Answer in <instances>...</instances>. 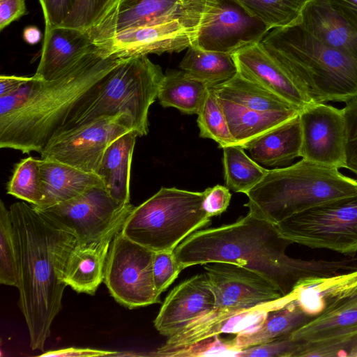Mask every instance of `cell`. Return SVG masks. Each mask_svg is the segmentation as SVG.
Wrapping results in <instances>:
<instances>
[{
	"label": "cell",
	"mask_w": 357,
	"mask_h": 357,
	"mask_svg": "<svg viewBox=\"0 0 357 357\" xmlns=\"http://www.w3.org/2000/svg\"><path fill=\"white\" fill-rule=\"evenodd\" d=\"M192 31L181 19L126 30L93 45L105 57L127 59L178 52L192 45Z\"/></svg>",
	"instance_id": "15"
},
{
	"label": "cell",
	"mask_w": 357,
	"mask_h": 357,
	"mask_svg": "<svg viewBox=\"0 0 357 357\" xmlns=\"http://www.w3.org/2000/svg\"><path fill=\"white\" fill-rule=\"evenodd\" d=\"M134 206L113 199L104 187L92 188L70 200L36 210L59 228L72 233L77 243L102 238L122 225Z\"/></svg>",
	"instance_id": "12"
},
{
	"label": "cell",
	"mask_w": 357,
	"mask_h": 357,
	"mask_svg": "<svg viewBox=\"0 0 357 357\" xmlns=\"http://www.w3.org/2000/svg\"><path fill=\"white\" fill-rule=\"evenodd\" d=\"M214 306L215 295L206 273L197 274L169 293L154 326L161 335L170 337L212 311Z\"/></svg>",
	"instance_id": "17"
},
{
	"label": "cell",
	"mask_w": 357,
	"mask_h": 357,
	"mask_svg": "<svg viewBox=\"0 0 357 357\" xmlns=\"http://www.w3.org/2000/svg\"><path fill=\"white\" fill-rule=\"evenodd\" d=\"M217 97L230 132L237 145L243 147L252 139L296 116L298 110L259 112Z\"/></svg>",
	"instance_id": "28"
},
{
	"label": "cell",
	"mask_w": 357,
	"mask_h": 357,
	"mask_svg": "<svg viewBox=\"0 0 357 357\" xmlns=\"http://www.w3.org/2000/svg\"><path fill=\"white\" fill-rule=\"evenodd\" d=\"M233 57L238 74L280 97L299 111L314 102L261 42L241 49Z\"/></svg>",
	"instance_id": "18"
},
{
	"label": "cell",
	"mask_w": 357,
	"mask_h": 357,
	"mask_svg": "<svg viewBox=\"0 0 357 357\" xmlns=\"http://www.w3.org/2000/svg\"><path fill=\"white\" fill-rule=\"evenodd\" d=\"M93 48L87 31L45 26L40 60L33 76L43 80L56 79Z\"/></svg>",
	"instance_id": "19"
},
{
	"label": "cell",
	"mask_w": 357,
	"mask_h": 357,
	"mask_svg": "<svg viewBox=\"0 0 357 357\" xmlns=\"http://www.w3.org/2000/svg\"><path fill=\"white\" fill-rule=\"evenodd\" d=\"M163 76L160 66L147 56L123 60L76 106L57 132L126 113L139 137L146 135L149 110L158 98Z\"/></svg>",
	"instance_id": "6"
},
{
	"label": "cell",
	"mask_w": 357,
	"mask_h": 357,
	"mask_svg": "<svg viewBox=\"0 0 357 357\" xmlns=\"http://www.w3.org/2000/svg\"><path fill=\"white\" fill-rule=\"evenodd\" d=\"M301 128L299 116L252 139L243 146L258 164L279 167L301 157Z\"/></svg>",
	"instance_id": "24"
},
{
	"label": "cell",
	"mask_w": 357,
	"mask_h": 357,
	"mask_svg": "<svg viewBox=\"0 0 357 357\" xmlns=\"http://www.w3.org/2000/svg\"><path fill=\"white\" fill-rule=\"evenodd\" d=\"M211 87L216 96L247 109L259 112L299 111L280 97L238 73L228 81Z\"/></svg>",
	"instance_id": "29"
},
{
	"label": "cell",
	"mask_w": 357,
	"mask_h": 357,
	"mask_svg": "<svg viewBox=\"0 0 357 357\" xmlns=\"http://www.w3.org/2000/svg\"><path fill=\"white\" fill-rule=\"evenodd\" d=\"M23 38L29 45H36L41 39V32L36 26H28L23 30Z\"/></svg>",
	"instance_id": "48"
},
{
	"label": "cell",
	"mask_w": 357,
	"mask_h": 357,
	"mask_svg": "<svg viewBox=\"0 0 357 357\" xmlns=\"http://www.w3.org/2000/svg\"><path fill=\"white\" fill-rule=\"evenodd\" d=\"M31 78V77L1 75L0 76V98L14 93Z\"/></svg>",
	"instance_id": "47"
},
{
	"label": "cell",
	"mask_w": 357,
	"mask_h": 357,
	"mask_svg": "<svg viewBox=\"0 0 357 357\" xmlns=\"http://www.w3.org/2000/svg\"><path fill=\"white\" fill-rule=\"evenodd\" d=\"M261 43L314 102L357 97V59L325 45L298 24L273 29Z\"/></svg>",
	"instance_id": "4"
},
{
	"label": "cell",
	"mask_w": 357,
	"mask_h": 357,
	"mask_svg": "<svg viewBox=\"0 0 357 357\" xmlns=\"http://www.w3.org/2000/svg\"><path fill=\"white\" fill-rule=\"evenodd\" d=\"M204 195V208L211 218L224 213L231 198L229 189L220 185L206 188Z\"/></svg>",
	"instance_id": "43"
},
{
	"label": "cell",
	"mask_w": 357,
	"mask_h": 357,
	"mask_svg": "<svg viewBox=\"0 0 357 357\" xmlns=\"http://www.w3.org/2000/svg\"><path fill=\"white\" fill-rule=\"evenodd\" d=\"M356 288L357 270L304 280L291 294L303 310L314 317Z\"/></svg>",
	"instance_id": "25"
},
{
	"label": "cell",
	"mask_w": 357,
	"mask_h": 357,
	"mask_svg": "<svg viewBox=\"0 0 357 357\" xmlns=\"http://www.w3.org/2000/svg\"><path fill=\"white\" fill-rule=\"evenodd\" d=\"M222 149L226 186L235 192L246 195L269 170L248 157L242 146L234 144Z\"/></svg>",
	"instance_id": "32"
},
{
	"label": "cell",
	"mask_w": 357,
	"mask_h": 357,
	"mask_svg": "<svg viewBox=\"0 0 357 357\" xmlns=\"http://www.w3.org/2000/svg\"><path fill=\"white\" fill-rule=\"evenodd\" d=\"M139 134L131 130L113 142L102 158L98 175L109 196L121 204H130V177L135 142Z\"/></svg>",
	"instance_id": "26"
},
{
	"label": "cell",
	"mask_w": 357,
	"mask_h": 357,
	"mask_svg": "<svg viewBox=\"0 0 357 357\" xmlns=\"http://www.w3.org/2000/svg\"><path fill=\"white\" fill-rule=\"evenodd\" d=\"M7 193L33 206L40 203L43 193L40 159L29 156L15 165L7 185Z\"/></svg>",
	"instance_id": "34"
},
{
	"label": "cell",
	"mask_w": 357,
	"mask_h": 357,
	"mask_svg": "<svg viewBox=\"0 0 357 357\" xmlns=\"http://www.w3.org/2000/svg\"><path fill=\"white\" fill-rule=\"evenodd\" d=\"M303 342L293 338L291 334L273 341L244 349L237 356L295 357Z\"/></svg>",
	"instance_id": "41"
},
{
	"label": "cell",
	"mask_w": 357,
	"mask_h": 357,
	"mask_svg": "<svg viewBox=\"0 0 357 357\" xmlns=\"http://www.w3.org/2000/svg\"><path fill=\"white\" fill-rule=\"evenodd\" d=\"M290 294L291 297L287 302L269 310L259 324L237 333L232 340L227 341L235 356L244 349L289 335L313 318Z\"/></svg>",
	"instance_id": "22"
},
{
	"label": "cell",
	"mask_w": 357,
	"mask_h": 357,
	"mask_svg": "<svg viewBox=\"0 0 357 357\" xmlns=\"http://www.w3.org/2000/svg\"><path fill=\"white\" fill-rule=\"evenodd\" d=\"M155 252L119 231L109 248L103 282L116 302L129 309L160 303L155 287L153 261Z\"/></svg>",
	"instance_id": "10"
},
{
	"label": "cell",
	"mask_w": 357,
	"mask_h": 357,
	"mask_svg": "<svg viewBox=\"0 0 357 357\" xmlns=\"http://www.w3.org/2000/svg\"><path fill=\"white\" fill-rule=\"evenodd\" d=\"M45 26L51 27L61 25L70 15L76 0H39Z\"/></svg>",
	"instance_id": "42"
},
{
	"label": "cell",
	"mask_w": 357,
	"mask_h": 357,
	"mask_svg": "<svg viewBox=\"0 0 357 357\" xmlns=\"http://www.w3.org/2000/svg\"><path fill=\"white\" fill-rule=\"evenodd\" d=\"M356 344L357 333L302 342L295 357H349Z\"/></svg>",
	"instance_id": "37"
},
{
	"label": "cell",
	"mask_w": 357,
	"mask_h": 357,
	"mask_svg": "<svg viewBox=\"0 0 357 357\" xmlns=\"http://www.w3.org/2000/svg\"><path fill=\"white\" fill-rule=\"evenodd\" d=\"M292 242L275 224L248 212L234 222L199 229L182 241L174 254L183 270L211 262L233 263L268 279L284 294L303 280L357 270V259L303 260L286 255Z\"/></svg>",
	"instance_id": "1"
},
{
	"label": "cell",
	"mask_w": 357,
	"mask_h": 357,
	"mask_svg": "<svg viewBox=\"0 0 357 357\" xmlns=\"http://www.w3.org/2000/svg\"><path fill=\"white\" fill-rule=\"evenodd\" d=\"M27 14L25 0H0V31Z\"/></svg>",
	"instance_id": "44"
},
{
	"label": "cell",
	"mask_w": 357,
	"mask_h": 357,
	"mask_svg": "<svg viewBox=\"0 0 357 357\" xmlns=\"http://www.w3.org/2000/svg\"><path fill=\"white\" fill-rule=\"evenodd\" d=\"M357 33V0H326Z\"/></svg>",
	"instance_id": "45"
},
{
	"label": "cell",
	"mask_w": 357,
	"mask_h": 357,
	"mask_svg": "<svg viewBox=\"0 0 357 357\" xmlns=\"http://www.w3.org/2000/svg\"><path fill=\"white\" fill-rule=\"evenodd\" d=\"M181 20L192 31L191 46L231 55L271 30L238 0H183Z\"/></svg>",
	"instance_id": "8"
},
{
	"label": "cell",
	"mask_w": 357,
	"mask_h": 357,
	"mask_svg": "<svg viewBox=\"0 0 357 357\" xmlns=\"http://www.w3.org/2000/svg\"><path fill=\"white\" fill-rule=\"evenodd\" d=\"M9 210L17 248L19 305L31 349L43 351L52 321L61 309L67 286L63 271L77 239L25 202L13 203Z\"/></svg>",
	"instance_id": "3"
},
{
	"label": "cell",
	"mask_w": 357,
	"mask_h": 357,
	"mask_svg": "<svg viewBox=\"0 0 357 357\" xmlns=\"http://www.w3.org/2000/svg\"><path fill=\"white\" fill-rule=\"evenodd\" d=\"M183 269L178 265L174 250L155 252L153 261V277L159 294L165 291Z\"/></svg>",
	"instance_id": "39"
},
{
	"label": "cell",
	"mask_w": 357,
	"mask_h": 357,
	"mask_svg": "<svg viewBox=\"0 0 357 357\" xmlns=\"http://www.w3.org/2000/svg\"><path fill=\"white\" fill-rule=\"evenodd\" d=\"M183 0H110L87 30L93 45L123 31L181 19Z\"/></svg>",
	"instance_id": "16"
},
{
	"label": "cell",
	"mask_w": 357,
	"mask_h": 357,
	"mask_svg": "<svg viewBox=\"0 0 357 357\" xmlns=\"http://www.w3.org/2000/svg\"><path fill=\"white\" fill-rule=\"evenodd\" d=\"M124 59L96 48L59 77L33 75L18 91L0 98V148L40 153L76 106Z\"/></svg>",
	"instance_id": "2"
},
{
	"label": "cell",
	"mask_w": 357,
	"mask_h": 357,
	"mask_svg": "<svg viewBox=\"0 0 357 357\" xmlns=\"http://www.w3.org/2000/svg\"><path fill=\"white\" fill-rule=\"evenodd\" d=\"M271 29L297 24L310 0H238Z\"/></svg>",
	"instance_id": "33"
},
{
	"label": "cell",
	"mask_w": 357,
	"mask_h": 357,
	"mask_svg": "<svg viewBox=\"0 0 357 357\" xmlns=\"http://www.w3.org/2000/svg\"><path fill=\"white\" fill-rule=\"evenodd\" d=\"M297 24L325 45L357 59V33L326 0H310Z\"/></svg>",
	"instance_id": "21"
},
{
	"label": "cell",
	"mask_w": 357,
	"mask_h": 357,
	"mask_svg": "<svg viewBox=\"0 0 357 357\" xmlns=\"http://www.w3.org/2000/svg\"><path fill=\"white\" fill-rule=\"evenodd\" d=\"M275 225L292 243L352 257L357 253V193L324 202Z\"/></svg>",
	"instance_id": "9"
},
{
	"label": "cell",
	"mask_w": 357,
	"mask_h": 357,
	"mask_svg": "<svg viewBox=\"0 0 357 357\" xmlns=\"http://www.w3.org/2000/svg\"><path fill=\"white\" fill-rule=\"evenodd\" d=\"M345 125V168L357 175V97L342 109Z\"/></svg>",
	"instance_id": "40"
},
{
	"label": "cell",
	"mask_w": 357,
	"mask_h": 357,
	"mask_svg": "<svg viewBox=\"0 0 357 357\" xmlns=\"http://www.w3.org/2000/svg\"><path fill=\"white\" fill-rule=\"evenodd\" d=\"M357 333V288L291 334L301 342Z\"/></svg>",
	"instance_id": "27"
},
{
	"label": "cell",
	"mask_w": 357,
	"mask_h": 357,
	"mask_svg": "<svg viewBox=\"0 0 357 357\" xmlns=\"http://www.w3.org/2000/svg\"><path fill=\"white\" fill-rule=\"evenodd\" d=\"M0 282L18 285L17 248L10 212L0 202Z\"/></svg>",
	"instance_id": "36"
},
{
	"label": "cell",
	"mask_w": 357,
	"mask_h": 357,
	"mask_svg": "<svg viewBox=\"0 0 357 357\" xmlns=\"http://www.w3.org/2000/svg\"><path fill=\"white\" fill-rule=\"evenodd\" d=\"M338 169L303 158L294 165L269 169L246 194L245 206L255 216L278 224L324 202L357 193V180Z\"/></svg>",
	"instance_id": "5"
},
{
	"label": "cell",
	"mask_w": 357,
	"mask_h": 357,
	"mask_svg": "<svg viewBox=\"0 0 357 357\" xmlns=\"http://www.w3.org/2000/svg\"><path fill=\"white\" fill-rule=\"evenodd\" d=\"M119 225L102 238L86 243H76L70 250L63 271V281L77 293L93 295L104 280L106 259Z\"/></svg>",
	"instance_id": "20"
},
{
	"label": "cell",
	"mask_w": 357,
	"mask_h": 357,
	"mask_svg": "<svg viewBox=\"0 0 357 357\" xmlns=\"http://www.w3.org/2000/svg\"><path fill=\"white\" fill-rule=\"evenodd\" d=\"M301 157L328 167L345 168V125L342 110L326 102H312L298 114Z\"/></svg>",
	"instance_id": "14"
},
{
	"label": "cell",
	"mask_w": 357,
	"mask_h": 357,
	"mask_svg": "<svg viewBox=\"0 0 357 357\" xmlns=\"http://www.w3.org/2000/svg\"><path fill=\"white\" fill-rule=\"evenodd\" d=\"M110 0H76L70 15L60 26L87 31L104 11Z\"/></svg>",
	"instance_id": "38"
},
{
	"label": "cell",
	"mask_w": 357,
	"mask_h": 357,
	"mask_svg": "<svg viewBox=\"0 0 357 357\" xmlns=\"http://www.w3.org/2000/svg\"><path fill=\"white\" fill-rule=\"evenodd\" d=\"M203 265L215 295V312L274 308L289 300L273 283L248 268L228 262Z\"/></svg>",
	"instance_id": "13"
},
{
	"label": "cell",
	"mask_w": 357,
	"mask_h": 357,
	"mask_svg": "<svg viewBox=\"0 0 357 357\" xmlns=\"http://www.w3.org/2000/svg\"><path fill=\"white\" fill-rule=\"evenodd\" d=\"M349 357H357V344L351 352Z\"/></svg>",
	"instance_id": "49"
},
{
	"label": "cell",
	"mask_w": 357,
	"mask_h": 357,
	"mask_svg": "<svg viewBox=\"0 0 357 357\" xmlns=\"http://www.w3.org/2000/svg\"><path fill=\"white\" fill-rule=\"evenodd\" d=\"M131 130H135L128 114L97 119L56 132L40 152V158L98 174L107 149Z\"/></svg>",
	"instance_id": "11"
},
{
	"label": "cell",
	"mask_w": 357,
	"mask_h": 357,
	"mask_svg": "<svg viewBox=\"0 0 357 357\" xmlns=\"http://www.w3.org/2000/svg\"><path fill=\"white\" fill-rule=\"evenodd\" d=\"M116 351L98 350L86 348H66L55 351H49L40 356L45 357H90V356H118Z\"/></svg>",
	"instance_id": "46"
},
{
	"label": "cell",
	"mask_w": 357,
	"mask_h": 357,
	"mask_svg": "<svg viewBox=\"0 0 357 357\" xmlns=\"http://www.w3.org/2000/svg\"><path fill=\"white\" fill-rule=\"evenodd\" d=\"M43 183V199L33 206L43 210L76 197L94 187H104L96 174L88 173L70 165L40 158Z\"/></svg>",
	"instance_id": "23"
},
{
	"label": "cell",
	"mask_w": 357,
	"mask_h": 357,
	"mask_svg": "<svg viewBox=\"0 0 357 357\" xmlns=\"http://www.w3.org/2000/svg\"><path fill=\"white\" fill-rule=\"evenodd\" d=\"M178 67L208 87L224 83L238 73L233 55L192 46L188 48Z\"/></svg>",
	"instance_id": "31"
},
{
	"label": "cell",
	"mask_w": 357,
	"mask_h": 357,
	"mask_svg": "<svg viewBox=\"0 0 357 357\" xmlns=\"http://www.w3.org/2000/svg\"><path fill=\"white\" fill-rule=\"evenodd\" d=\"M204 198V192L162 187L133 207L121 231L154 252L174 250L194 232L211 224Z\"/></svg>",
	"instance_id": "7"
},
{
	"label": "cell",
	"mask_w": 357,
	"mask_h": 357,
	"mask_svg": "<svg viewBox=\"0 0 357 357\" xmlns=\"http://www.w3.org/2000/svg\"><path fill=\"white\" fill-rule=\"evenodd\" d=\"M208 86L182 70L164 75L158 89V99L163 107H174L181 112L197 114Z\"/></svg>",
	"instance_id": "30"
},
{
	"label": "cell",
	"mask_w": 357,
	"mask_h": 357,
	"mask_svg": "<svg viewBox=\"0 0 357 357\" xmlns=\"http://www.w3.org/2000/svg\"><path fill=\"white\" fill-rule=\"evenodd\" d=\"M197 114L200 137L214 140L220 148L236 144L212 87H208L205 100Z\"/></svg>",
	"instance_id": "35"
}]
</instances>
